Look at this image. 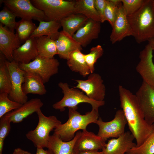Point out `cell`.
Masks as SVG:
<instances>
[{
    "label": "cell",
    "instance_id": "obj_17",
    "mask_svg": "<svg viewBox=\"0 0 154 154\" xmlns=\"http://www.w3.org/2000/svg\"><path fill=\"white\" fill-rule=\"evenodd\" d=\"M21 42L14 32L0 24V53L9 61L13 60L14 51L20 46Z\"/></svg>",
    "mask_w": 154,
    "mask_h": 154
},
{
    "label": "cell",
    "instance_id": "obj_12",
    "mask_svg": "<svg viewBox=\"0 0 154 154\" xmlns=\"http://www.w3.org/2000/svg\"><path fill=\"white\" fill-rule=\"evenodd\" d=\"M135 95L145 120L152 125L154 123V88L143 81Z\"/></svg>",
    "mask_w": 154,
    "mask_h": 154
},
{
    "label": "cell",
    "instance_id": "obj_30",
    "mask_svg": "<svg viewBox=\"0 0 154 154\" xmlns=\"http://www.w3.org/2000/svg\"><path fill=\"white\" fill-rule=\"evenodd\" d=\"M5 56L0 53V93H6L9 94L11 89V77L5 62Z\"/></svg>",
    "mask_w": 154,
    "mask_h": 154
},
{
    "label": "cell",
    "instance_id": "obj_11",
    "mask_svg": "<svg viewBox=\"0 0 154 154\" xmlns=\"http://www.w3.org/2000/svg\"><path fill=\"white\" fill-rule=\"evenodd\" d=\"M77 82L74 88L80 89L91 100L104 101L106 88L101 76L96 73H90L86 80H75Z\"/></svg>",
    "mask_w": 154,
    "mask_h": 154
},
{
    "label": "cell",
    "instance_id": "obj_29",
    "mask_svg": "<svg viewBox=\"0 0 154 154\" xmlns=\"http://www.w3.org/2000/svg\"><path fill=\"white\" fill-rule=\"evenodd\" d=\"M37 27L31 20L21 19L17 22L16 34L21 43L25 42L29 39Z\"/></svg>",
    "mask_w": 154,
    "mask_h": 154
},
{
    "label": "cell",
    "instance_id": "obj_28",
    "mask_svg": "<svg viewBox=\"0 0 154 154\" xmlns=\"http://www.w3.org/2000/svg\"><path fill=\"white\" fill-rule=\"evenodd\" d=\"M74 13L83 15L89 19L100 22L94 5V0L75 1Z\"/></svg>",
    "mask_w": 154,
    "mask_h": 154
},
{
    "label": "cell",
    "instance_id": "obj_6",
    "mask_svg": "<svg viewBox=\"0 0 154 154\" xmlns=\"http://www.w3.org/2000/svg\"><path fill=\"white\" fill-rule=\"evenodd\" d=\"M37 113L38 118V124L35 129L29 131L26 136L37 148H47L50 132L62 123L54 116H46L40 109Z\"/></svg>",
    "mask_w": 154,
    "mask_h": 154
},
{
    "label": "cell",
    "instance_id": "obj_5",
    "mask_svg": "<svg viewBox=\"0 0 154 154\" xmlns=\"http://www.w3.org/2000/svg\"><path fill=\"white\" fill-rule=\"evenodd\" d=\"M32 4L42 11L45 21H60L74 13L75 1L31 0Z\"/></svg>",
    "mask_w": 154,
    "mask_h": 154
},
{
    "label": "cell",
    "instance_id": "obj_38",
    "mask_svg": "<svg viewBox=\"0 0 154 154\" xmlns=\"http://www.w3.org/2000/svg\"><path fill=\"white\" fill-rule=\"evenodd\" d=\"M107 0H94V5L100 17V22L103 23L106 21L104 12Z\"/></svg>",
    "mask_w": 154,
    "mask_h": 154
},
{
    "label": "cell",
    "instance_id": "obj_40",
    "mask_svg": "<svg viewBox=\"0 0 154 154\" xmlns=\"http://www.w3.org/2000/svg\"><path fill=\"white\" fill-rule=\"evenodd\" d=\"M35 154H53L49 149L44 150L43 148H37Z\"/></svg>",
    "mask_w": 154,
    "mask_h": 154
},
{
    "label": "cell",
    "instance_id": "obj_20",
    "mask_svg": "<svg viewBox=\"0 0 154 154\" xmlns=\"http://www.w3.org/2000/svg\"><path fill=\"white\" fill-rule=\"evenodd\" d=\"M38 56L35 38L30 37L13 52V60L19 64H27Z\"/></svg>",
    "mask_w": 154,
    "mask_h": 154
},
{
    "label": "cell",
    "instance_id": "obj_31",
    "mask_svg": "<svg viewBox=\"0 0 154 154\" xmlns=\"http://www.w3.org/2000/svg\"><path fill=\"white\" fill-rule=\"evenodd\" d=\"M152 125V132L143 143L133 147L125 154H154V123Z\"/></svg>",
    "mask_w": 154,
    "mask_h": 154
},
{
    "label": "cell",
    "instance_id": "obj_39",
    "mask_svg": "<svg viewBox=\"0 0 154 154\" xmlns=\"http://www.w3.org/2000/svg\"><path fill=\"white\" fill-rule=\"evenodd\" d=\"M74 154H105V153L103 150H102L101 151H85L74 152Z\"/></svg>",
    "mask_w": 154,
    "mask_h": 154
},
{
    "label": "cell",
    "instance_id": "obj_14",
    "mask_svg": "<svg viewBox=\"0 0 154 154\" xmlns=\"http://www.w3.org/2000/svg\"><path fill=\"white\" fill-rule=\"evenodd\" d=\"M106 140L86 129L82 130L76 140L74 152L98 151L105 148Z\"/></svg>",
    "mask_w": 154,
    "mask_h": 154
},
{
    "label": "cell",
    "instance_id": "obj_24",
    "mask_svg": "<svg viewBox=\"0 0 154 154\" xmlns=\"http://www.w3.org/2000/svg\"><path fill=\"white\" fill-rule=\"evenodd\" d=\"M30 37L36 38L46 36L52 39L56 40L60 34L59 29L61 27L60 21H41Z\"/></svg>",
    "mask_w": 154,
    "mask_h": 154
},
{
    "label": "cell",
    "instance_id": "obj_34",
    "mask_svg": "<svg viewBox=\"0 0 154 154\" xmlns=\"http://www.w3.org/2000/svg\"><path fill=\"white\" fill-rule=\"evenodd\" d=\"M104 50L100 45L92 47L90 52L84 54L85 60L90 70V73H93L94 70V65L97 60L102 56Z\"/></svg>",
    "mask_w": 154,
    "mask_h": 154
},
{
    "label": "cell",
    "instance_id": "obj_23",
    "mask_svg": "<svg viewBox=\"0 0 154 154\" xmlns=\"http://www.w3.org/2000/svg\"><path fill=\"white\" fill-rule=\"evenodd\" d=\"M24 82L22 88L24 93L28 94L43 95L46 92V90L41 77L37 74L25 72Z\"/></svg>",
    "mask_w": 154,
    "mask_h": 154
},
{
    "label": "cell",
    "instance_id": "obj_13",
    "mask_svg": "<svg viewBox=\"0 0 154 154\" xmlns=\"http://www.w3.org/2000/svg\"><path fill=\"white\" fill-rule=\"evenodd\" d=\"M153 51L147 44L140 52L139 61L136 67V70L145 82L154 88V63Z\"/></svg>",
    "mask_w": 154,
    "mask_h": 154
},
{
    "label": "cell",
    "instance_id": "obj_41",
    "mask_svg": "<svg viewBox=\"0 0 154 154\" xmlns=\"http://www.w3.org/2000/svg\"><path fill=\"white\" fill-rule=\"evenodd\" d=\"M12 154H31V153L20 148L15 149Z\"/></svg>",
    "mask_w": 154,
    "mask_h": 154
},
{
    "label": "cell",
    "instance_id": "obj_7",
    "mask_svg": "<svg viewBox=\"0 0 154 154\" xmlns=\"http://www.w3.org/2000/svg\"><path fill=\"white\" fill-rule=\"evenodd\" d=\"M59 65L58 60L54 58L48 59L38 56L29 63L20 64L19 66L25 72L38 75L44 84L49 81L52 76L58 73Z\"/></svg>",
    "mask_w": 154,
    "mask_h": 154
},
{
    "label": "cell",
    "instance_id": "obj_36",
    "mask_svg": "<svg viewBox=\"0 0 154 154\" xmlns=\"http://www.w3.org/2000/svg\"><path fill=\"white\" fill-rule=\"evenodd\" d=\"M0 118V154H2L4 141L11 130V122L4 116Z\"/></svg>",
    "mask_w": 154,
    "mask_h": 154
},
{
    "label": "cell",
    "instance_id": "obj_35",
    "mask_svg": "<svg viewBox=\"0 0 154 154\" xmlns=\"http://www.w3.org/2000/svg\"><path fill=\"white\" fill-rule=\"evenodd\" d=\"M16 17L11 11L4 6L0 12V23L14 32L17 23L15 20Z\"/></svg>",
    "mask_w": 154,
    "mask_h": 154
},
{
    "label": "cell",
    "instance_id": "obj_25",
    "mask_svg": "<svg viewBox=\"0 0 154 154\" xmlns=\"http://www.w3.org/2000/svg\"><path fill=\"white\" fill-rule=\"evenodd\" d=\"M67 64L72 71L78 73L84 77L90 74L84 59V54L80 50H76L70 54Z\"/></svg>",
    "mask_w": 154,
    "mask_h": 154
},
{
    "label": "cell",
    "instance_id": "obj_42",
    "mask_svg": "<svg viewBox=\"0 0 154 154\" xmlns=\"http://www.w3.org/2000/svg\"><path fill=\"white\" fill-rule=\"evenodd\" d=\"M148 41V44L150 46L153 51H154V37L150 39Z\"/></svg>",
    "mask_w": 154,
    "mask_h": 154
},
{
    "label": "cell",
    "instance_id": "obj_3",
    "mask_svg": "<svg viewBox=\"0 0 154 154\" xmlns=\"http://www.w3.org/2000/svg\"><path fill=\"white\" fill-rule=\"evenodd\" d=\"M68 108V120L64 123L57 126L54 130L53 134L65 141L72 139L78 130L86 129L89 124L95 123L99 116L98 111L93 109L82 115L75 109Z\"/></svg>",
    "mask_w": 154,
    "mask_h": 154
},
{
    "label": "cell",
    "instance_id": "obj_2",
    "mask_svg": "<svg viewBox=\"0 0 154 154\" xmlns=\"http://www.w3.org/2000/svg\"><path fill=\"white\" fill-rule=\"evenodd\" d=\"M127 18L137 43L154 37V0H144L140 8Z\"/></svg>",
    "mask_w": 154,
    "mask_h": 154
},
{
    "label": "cell",
    "instance_id": "obj_15",
    "mask_svg": "<svg viewBox=\"0 0 154 154\" xmlns=\"http://www.w3.org/2000/svg\"><path fill=\"white\" fill-rule=\"evenodd\" d=\"M127 15L123 8L122 3L119 7L110 36L112 44L121 40L126 37L133 36L132 31L128 21Z\"/></svg>",
    "mask_w": 154,
    "mask_h": 154
},
{
    "label": "cell",
    "instance_id": "obj_8",
    "mask_svg": "<svg viewBox=\"0 0 154 154\" xmlns=\"http://www.w3.org/2000/svg\"><path fill=\"white\" fill-rule=\"evenodd\" d=\"M5 62L11 79V89L9 94V98L22 104L28 101L27 96L23 92L22 88L25 71L21 69L19 64L14 60L9 61L6 59Z\"/></svg>",
    "mask_w": 154,
    "mask_h": 154
},
{
    "label": "cell",
    "instance_id": "obj_1",
    "mask_svg": "<svg viewBox=\"0 0 154 154\" xmlns=\"http://www.w3.org/2000/svg\"><path fill=\"white\" fill-rule=\"evenodd\" d=\"M120 105L130 132L136 142L141 145L152 132L153 125L145 120L135 95L121 85L118 86Z\"/></svg>",
    "mask_w": 154,
    "mask_h": 154
},
{
    "label": "cell",
    "instance_id": "obj_21",
    "mask_svg": "<svg viewBox=\"0 0 154 154\" xmlns=\"http://www.w3.org/2000/svg\"><path fill=\"white\" fill-rule=\"evenodd\" d=\"M58 54L61 58L68 60L70 55L77 50H81L82 48L80 44L73 37L65 32H60L59 36L55 40Z\"/></svg>",
    "mask_w": 154,
    "mask_h": 154
},
{
    "label": "cell",
    "instance_id": "obj_18",
    "mask_svg": "<svg viewBox=\"0 0 154 154\" xmlns=\"http://www.w3.org/2000/svg\"><path fill=\"white\" fill-rule=\"evenodd\" d=\"M43 103L38 98L32 99L28 101L18 108L5 114L4 116L11 123H18L37 112L42 106Z\"/></svg>",
    "mask_w": 154,
    "mask_h": 154
},
{
    "label": "cell",
    "instance_id": "obj_19",
    "mask_svg": "<svg viewBox=\"0 0 154 154\" xmlns=\"http://www.w3.org/2000/svg\"><path fill=\"white\" fill-rule=\"evenodd\" d=\"M101 23L89 19L85 24L72 36L82 47H86L93 39L97 38L101 30Z\"/></svg>",
    "mask_w": 154,
    "mask_h": 154
},
{
    "label": "cell",
    "instance_id": "obj_33",
    "mask_svg": "<svg viewBox=\"0 0 154 154\" xmlns=\"http://www.w3.org/2000/svg\"><path fill=\"white\" fill-rule=\"evenodd\" d=\"M22 105L11 100L9 98L8 94L0 93V118L8 113L18 108Z\"/></svg>",
    "mask_w": 154,
    "mask_h": 154
},
{
    "label": "cell",
    "instance_id": "obj_22",
    "mask_svg": "<svg viewBox=\"0 0 154 154\" xmlns=\"http://www.w3.org/2000/svg\"><path fill=\"white\" fill-rule=\"evenodd\" d=\"M81 132L77 131L72 139L67 141L54 134L50 135L47 148L53 154H74V146Z\"/></svg>",
    "mask_w": 154,
    "mask_h": 154
},
{
    "label": "cell",
    "instance_id": "obj_32",
    "mask_svg": "<svg viewBox=\"0 0 154 154\" xmlns=\"http://www.w3.org/2000/svg\"><path fill=\"white\" fill-rule=\"evenodd\" d=\"M122 4L121 0H107L104 15L106 21L112 27L116 18L119 7Z\"/></svg>",
    "mask_w": 154,
    "mask_h": 154
},
{
    "label": "cell",
    "instance_id": "obj_27",
    "mask_svg": "<svg viewBox=\"0 0 154 154\" xmlns=\"http://www.w3.org/2000/svg\"><path fill=\"white\" fill-rule=\"evenodd\" d=\"M38 56L46 58H54L58 54L55 40L46 36L35 38Z\"/></svg>",
    "mask_w": 154,
    "mask_h": 154
},
{
    "label": "cell",
    "instance_id": "obj_16",
    "mask_svg": "<svg viewBox=\"0 0 154 154\" xmlns=\"http://www.w3.org/2000/svg\"><path fill=\"white\" fill-rule=\"evenodd\" d=\"M133 135L129 131L116 138L108 140L103 150L105 154H125L132 148L136 146L133 142Z\"/></svg>",
    "mask_w": 154,
    "mask_h": 154
},
{
    "label": "cell",
    "instance_id": "obj_26",
    "mask_svg": "<svg viewBox=\"0 0 154 154\" xmlns=\"http://www.w3.org/2000/svg\"><path fill=\"white\" fill-rule=\"evenodd\" d=\"M89 19L82 14L73 13L60 21L62 30L72 36L86 23Z\"/></svg>",
    "mask_w": 154,
    "mask_h": 154
},
{
    "label": "cell",
    "instance_id": "obj_37",
    "mask_svg": "<svg viewBox=\"0 0 154 154\" xmlns=\"http://www.w3.org/2000/svg\"><path fill=\"white\" fill-rule=\"evenodd\" d=\"M144 0H121L127 16L132 15L141 7Z\"/></svg>",
    "mask_w": 154,
    "mask_h": 154
},
{
    "label": "cell",
    "instance_id": "obj_4",
    "mask_svg": "<svg viewBox=\"0 0 154 154\" xmlns=\"http://www.w3.org/2000/svg\"><path fill=\"white\" fill-rule=\"evenodd\" d=\"M58 86L62 89L64 96L61 100L53 105V108L56 110L62 112L65 110V108L68 107L77 110L79 104L85 103L90 104L92 109L98 111L99 108L105 104L104 101L92 100L82 91L76 88H70L67 83L60 82Z\"/></svg>",
    "mask_w": 154,
    "mask_h": 154
},
{
    "label": "cell",
    "instance_id": "obj_10",
    "mask_svg": "<svg viewBox=\"0 0 154 154\" xmlns=\"http://www.w3.org/2000/svg\"><path fill=\"white\" fill-rule=\"evenodd\" d=\"M99 127L97 135L106 140L110 138H117L125 132L127 121L123 110L116 111L114 118L108 121H104L101 117L95 123Z\"/></svg>",
    "mask_w": 154,
    "mask_h": 154
},
{
    "label": "cell",
    "instance_id": "obj_9",
    "mask_svg": "<svg viewBox=\"0 0 154 154\" xmlns=\"http://www.w3.org/2000/svg\"><path fill=\"white\" fill-rule=\"evenodd\" d=\"M4 6L11 11L16 16L28 20H34L40 22L45 21L42 11L35 7L29 0H3Z\"/></svg>",
    "mask_w": 154,
    "mask_h": 154
}]
</instances>
